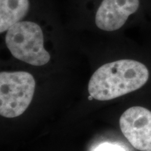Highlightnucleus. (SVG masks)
Masks as SVG:
<instances>
[{
	"label": "nucleus",
	"mask_w": 151,
	"mask_h": 151,
	"mask_svg": "<svg viewBox=\"0 0 151 151\" xmlns=\"http://www.w3.org/2000/svg\"><path fill=\"white\" fill-rule=\"evenodd\" d=\"M91 151H126V149L118 143L105 141L94 146Z\"/></svg>",
	"instance_id": "obj_7"
},
{
	"label": "nucleus",
	"mask_w": 151,
	"mask_h": 151,
	"mask_svg": "<svg viewBox=\"0 0 151 151\" xmlns=\"http://www.w3.org/2000/svg\"><path fill=\"white\" fill-rule=\"evenodd\" d=\"M36 82L25 71L0 73V114L16 118L27 110L33 99Z\"/></svg>",
	"instance_id": "obj_3"
},
{
	"label": "nucleus",
	"mask_w": 151,
	"mask_h": 151,
	"mask_svg": "<svg viewBox=\"0 0 151 151\" xmlns=\"http://www.w3.org/2000/svg\"><path fill=\"white\" fill-rule=\"evenodd\" d=\"M148 78V69L143 63L120 60L100 67L91 76L88 92L94 99L108 101L139 89Z\"/></svg>",
	"instance_id": "obj_1"
},
{
	"label": "nucleus",
	"mask_w": 151,
	"mask_h": 151,
	"mask_svg": "<svg viewBox=\"0 0 151 151\" xmlns=\"http://www.w3.org/2000/svg\"><path fill=\"white\" fill-rule=\"evenodd\" d=\"M122 133L134 148L151 151V111L144 107L133 106L120 118Z\"/></svg>",
	"instance_id": "obj_4"
},
{
	"label": "nucleus",
	"mask_w": 151,
	"mask_h": 151,
	"mask_svg": "<svg viewBox=\"0 0 151 151\" xmlns=\"http://www.w3.org/2000/svg\"><path fill=\"white\" fill-rule=\"evenodd\" d=\"M6 44L16 59L34 66H43L50 61V56L43 46V32L33 22H19L9 28Z\"/></svg>",
	"instance_id": "obj_2"
},
{
	"label": "nucleus",
	"mask_w": 151,
	"mask_h": 151,
	"mask_svg": "<svg viewBox=\"0 0 151 151\" xmlns=\"http://www.w3.org/2000/svg\"><path fill=\"white\" fill-rule=\"evenodd\" d=\"M139 7V0H103L96 14V24L104 31H115L121 28Z\"/></svg>",
	"instance_id": "obj_5"
},
{
	"label": "nucleus",
	"mask_w": 151,
	"mask_h": 151,
	"mask_svg": "<svg viewBox=\"0 0 151 151\" xmlns=\"http://www.w3.org/2000/svg\"><path fill=\"white\" fill-rule=\"evenodd\" d=\"M29 9V0H0V32L20 22Z\"/></svg>",
	"instance_id": "obj_6"
},
{
	"label": "nucleus",
	"mask_w": 151,
	"mask_h": 151,
	"mask_svg": "<svg viewBox=\"0 0 151 151\" xmlns=\"http://www.w3.org/2000/svg\"><path fill=\"white\" fill-rule=\"evenodd\" d=\"M94 99V98L92 97L91 95H90L89 97H88V99H89V100H92V99Z\"/></svg>",
	"instance_id": "obj_8"
}]
</instances>
